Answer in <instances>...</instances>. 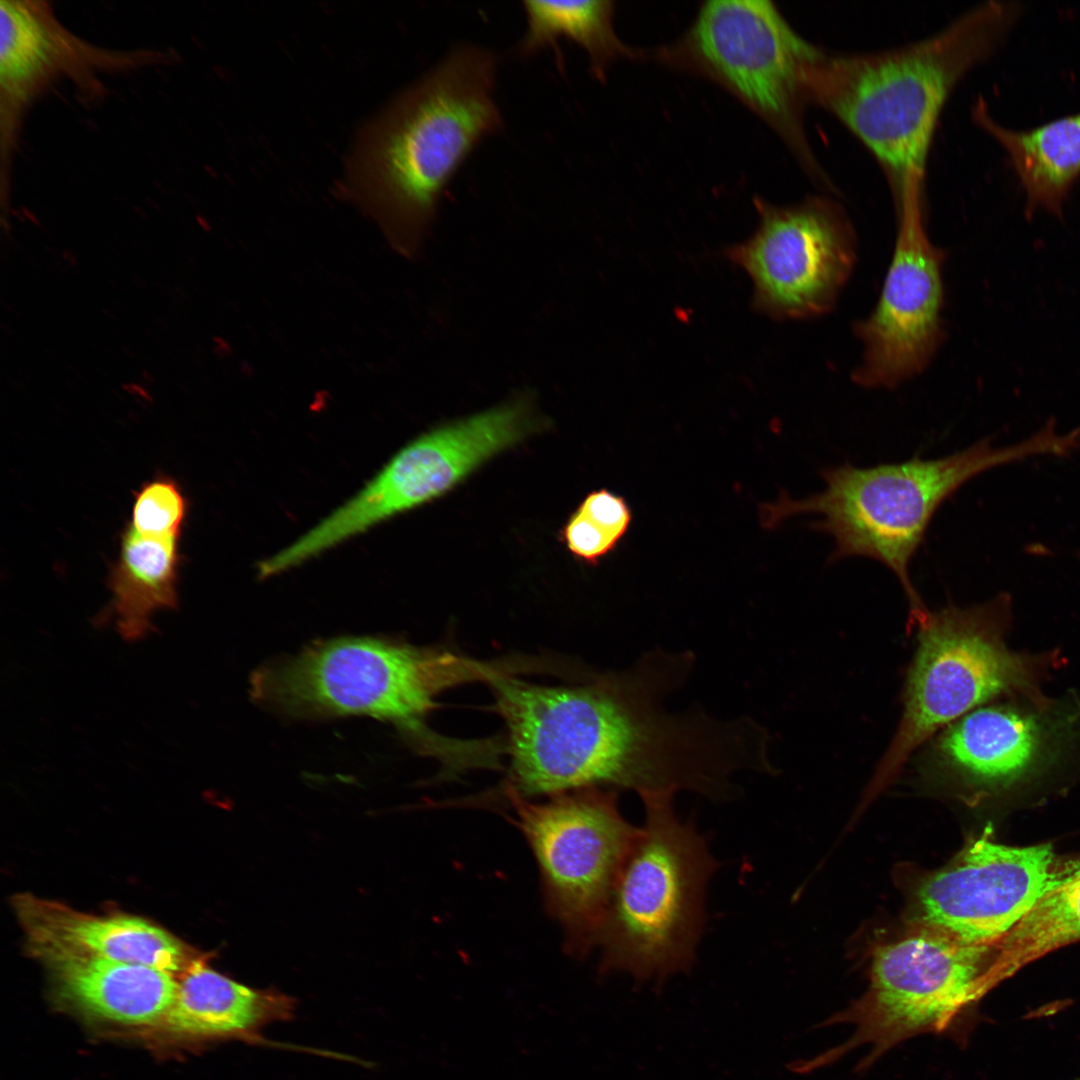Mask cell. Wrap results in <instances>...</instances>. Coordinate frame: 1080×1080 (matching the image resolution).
I'll return each instance as SVG.
<instances>
[{"label": "cell", "mask_w": 1080, "mask_h": 1080, "mask_svg": "<svg viewBox=\"0 0 1080 1080\" xmlns=\"http://www.w3.org/2000/svg\"><path fill=\"white\" fill-rule=\"evenodd\" d=\"M690 651L653 649L623 671L579 686H541L509 675L490 682L508 733L510 797L623 788L640 797L710 794L728 754L721 719L666 700L693 670Z\"/></svg>", "instance_id": "cell-1"}, {"label": "cell", "mask_w": 1080, "mask_h": 1080, "mask_svg": "<svg viewBox=\"0 0 1080 1080\" xmlns=\"http://www.w3.org/2000/svg\"><path fill=\"white\" fill-rule=\"evenodd\" d=\"M498 66L493 51L457 44L360 130L345 192L402 256L420 253L451 180L502 129Z\"/></svg>", "instance_id": "cell-2"}, {"label": "cell", "mask_w": 1080, "mask_h": 1080, "mask_svg": "<svg viewBox=\"0 0 1080 1080\" xmlns=\"http://www.w3.org/2000/svg\"><path fill=\"white\" fill-rule=\"evenodd\" d=\"M1020 11L1015 1H988L901 47L823 50L809 75L810 104L836 117L869 149L894 200L923 195L931 141L948 97L998 48Z\"/></svg>", "instance_id": "cell-3"}, {"label": "cell", "mask_w": 1080, "mask_h": 1080, "mask_svg": "<svg viewBox=\"0 0 1080 1080\" xmlns=\"http://www.w3.org/2000/svg\"><path fill=\"white\" fill-rule=\"evenodd\" d=\"M1070 447L1068 435L1058 433L1055 420L1049 419L1029 438L1005 447L983 439L936 459L831 466L821 472L822 491L801 499L782 493L761 505V524L771 529L796 515L817 516L810 527L833 538L830 561L864 556L892 571L908 599V626L914 629L929 610L913 586L909 566L942 503L987 470L1038 455L1066 456Z\"/></svg>", "instance_id": "cell-4"}, {"label": "cell", "mask_w": 1080, "mask_h": 1080, "mask_svg": "<svg viewBox=\"0 0 1080 1080\" xmlns=\"http://www.w3.org/2000/svg\"><path fill=\"white\" fill-rule=\"evenodd\" d=\"M671 794L641 797L645 818L616 882L597 945L599 972L626 973L660 992L688 973L704 926L707 883L718 867L705 837L682 821Z\"/></svg>", "instance_id": "cell-5"}, {"label": "cell", "mask_w": 1080, "mask_h": 1080, "mask_svg": "<svg viewBox=\"0 0 1080 1080\" xmlns=\"http://www.w3.org/2000/svg\"><path fill=\"white\" fill-rule=\"evenodd\" d=\"M500 664L435 648L350 637L306 648L259 669L255 700L297 717L366 715L416 731L443 691L504 675Z\"/></svg>", "instance_id": "cell-6"}, {"label": "cell", "mask_w": 1080, "mask_h": 1080, "mask_svg": "<svg viewBox=\"0 0 1080 1080\" xmlns=\"http://www.w3.org/2000/svg\"><path fill=\"white\" fill-rule=\"evenodd\" d=\"M1011 599L998 594L981 604L953 603L928 612L918 624L898 728L881 758L874 786L891 779L936 732L999 697L1049 701L1040 688L1051 656L1016 652L1005 642Z\"/></svg>", "instance_id": "cell-7"}, {"label": "cell", "mask_w": 1080, "mask_h": 1080, "mask_svg": "<svg viewBox=\"0 0 1080 1080\" xmlns=\"http://www.w3.org/2000/svg\"><path fill=\"white\" fill-rule=\"evenodd\" d=\"M822 51L770 1L711 0L678 40L650 56L727 89L776 131L818 186L834 194L804 126L809 74Z\"/></svg>", "instance_id": "cell-8"}, {"label": "cell", "mask_w": 1080, "mask_h": 1080, "mask_svg": "<svg viewBox=\"0 0 1080 1080\" xmlns=\"http://www.w3.org/2000/svg\"><path fill=\"white\" fill-rule=\"evenodd\" d=\"M992 944L971 943L932 927L879 948L867 993L827 1020L848 1023L852 1035L807 1061L800 1073L833 1063L851 1050L869 1048L859 1066L919 1034H952L965 1011L994 986L989 976Z\"/></svg>", "instance_id": "cell-9"}, {"label": "cell", "mask_w": 1080, "mask_h": 1080, "mask_svg": "<svg viewBox=\"0 0 1080 1080\" xmlns=\"http://www.w3.org/2000/svg\"><path fill=\"white\" fill-rule=\"evenodd\" d=\"M550 424L536 393L438 426L403 447L357 494L283 551L296 567L347 539L442 496L498 453Z\"/></svg>", "instance_id": "cell-10"}, {"label": "cell", "mask_w": 1080, "mask_h": 1080, "mask_svg": "<svg viewBox=\"0 0 1080 1080\" xmlns=\"http://www.w3.org/2000/svg\"><path fill=\"white\" fill-rule=\"evenodd\" d=\"M510 798L538 862L547 907L569 951L584 955L597 945L638 829L621 815L614 789L564 792L543 803Z\"/></svg>", "instance_id": "cell-11"}, {"label": "cell", "mask_w": 1080, "mask_h": 1080, "mask_svg": "<svg viewBox=\"0 0 1080 1080\" xmlns=\"http://www.w3.org/2000/svg\"><path fill=\"white\" fill-rule=\"evenodd\" d=\"M754 204L757 229L725 251L752 281L754 309L781 320L831 311L857 259L856 232L847 212L827 195L789 206L761 198Z\"/></svg>", "instance_id": "cell-12"}, {"label": "cell", "mask_w": 1080, "mask_h": 1080, "mask_svg": "<svg viewBox=\"0 0 1080 1080\" xmlns=\"http://www.w3.org/2000/svg\"><path fill=\"white\" fill-rule=\"evenodd\" d=\"M923 199L895 204L897 232L876 306L854 329L863 349L852 373L866 388H894L923 372L944 338V251L926 231Z\"/></svg>", "instance_id": "cell-13"}, {"label": "cell", "mask_w": 1080, "mask_h": 1080, "mask_svg": "<svg viewBox=\"0 0 1080 1080\" xmlns=\"http://www.w3.org/2000/svg\"><path fill=\"white\" fill-rule=\"evenodd\" d=\"M989 834L971 841L918 894L932 927L971 943H995L1080 872V858L1059 855L1051 844L1009 846Z\"/></svg>", "instance_id": "cell-14"}, {"label": "cell", "mask_w": 1080, "mask_h": 1080, "mask_svg": "<svg viewBox=\"0 0 1080 1080\" xmlns=\"http://www.w3.org/2000/svg\"><path fill=\"white\" fill-rule=\"evenodd\" d=\"M1050 700L985 704L942 729L923 750L922 768L966 786L1004 788L1065 753L1076 723Z\"/></svg>", "instance_id": "cell-15"}, {"label": "cell", "mask_w": 1080, "mask_h": 1080, "mask_svg": "<svg viewBox=\"0 0 1080 1080\" xmlns=\"http://www.w3.org/2000/svg\"><path fill=\"white\" fill-rule=\"evenodd\" d=\"M2 130L11 140L24 105L53 79L69 75L80 84L97 70L136 64L142 56L113 54L75 37L44 2H0Z\"/></svg>", "instance_id": "cell-16"}, {"label": "cell", "mask_w": 1080, "mask_h": 1080, "mask_svg": "<svg viewBox=\"0 0 1080 1080\" xmlns=\"http://www.w3.org/2000/svg\"><path fill=\"white\" fill-rule=\"evenodd\" d=\"M12 904L29 951L45 962L102 958L178 975L198 955L165 929L137 916L88 914L26 893L16 895Z\"/></svg>", "instance_id": "cell-17"}, {"label": "cell", "mask_w": 1080, "mask_h": 1080, "mask_svg": "<svg viewBox=\"0 0 1080 1080\" xmlns=\"http://www.w3.org/2000/svg\"><path fill=\"white\" fill-rule=\"evenodd\" d=\"M175 1001L162 1021L175 1033L201 1039L236 1038L262 1041L267 1025L293 1017L295 1000L239 983L197 955L178 974Z\"/></svg>", "instance_id": "cell-18"}, {"label": "cell", "mask_w": 1080, "mask_h": 1080, "mask_svg": "<svg viewBox=\"0 0 1080 1080\" xmlns=\"http://www.w3.org/2000/svg\"><path fill=\"white\" fill-rule=\"evenodd\" d=\"M46 963L63 998L112 1022L157 1024L176 998V975L155 967L87 957H60Z\"/></svg>", "instance_id": "cell-19"}, {"label": "cell", "mask_w": 1080, "mask_h": 1080, "mask_svg": "<svg viewBox=\"0 0 1080 1080\" xmlns=\"http://www.w3.org/2000/svg\"><path fill=\"white\" fill-rule=\"evenodd\" d=\"M972 117L1006 151L1025 192L1026 217L1044 210L1062 219L1064 203L1080 176V112L1019 131L996 122L980 98Z\"/></svg>", "instance_id": "cell-20"}, {"label": "cell", "mask_w": 1080, "mask_h": 1080, "mask_svg": "<svg viewBox=\"0 0 1080 1080\" xmlns=\"http://www.w3.org/2000/svg\"><path fill=\"white\" fill-rule=\"evenodd\" d=\"M181 536L142 531L129 523L123 528L108 586L116 625L125 639L143 638L152 630L154 614L177 607Z\"/></svg>", "instance_id": "cell-21"}, {"label": "cell", "mask_w": 1080, "mask_h": 1080, "mask_svg": "<svg viewBox=\"0 0 1080 1080\" xmlns=\"http://www.w3.org/2000/svg\"><path fill=\"white\" fill-rule=\"evenodd\" d=\"M527 28L516 46L520 57H528L565 38L577 44L589 57L590 71L599 81L606 79L610 66L620 58L643 57L625 45L613 27L615 2L610 0L544 1L525 0Z\"/></svg>", "instance_id": "cell-22"}, {"label": "cell", "mask_w": 1080, "mask_h": 1080, "mask_svg": "<svg viewBox=\"0 0 1080 1080\" xmlns=\"http://www.w3.org/2000/svg\"><path fill=\"white\" fill-rule=\"evenodd\" d=\"M1080 941V872L1044 896L992 945L997 984L1037 959Z\"/></svg>", "instance_id": "cell-23"}, {"label": "cell", "mask_w": 1080, "mask_h": 1080, "mask_svg": "<svg viewBox=\"0 0 1080 1080\" xmlns=\"http://www.w3.org/2000/svg\"><path fill=\"white\" fill-rule=\"evenodd\" d=\"M632 522L625 497L602 488L584 497L561 528L559 539L576 560L597 565L616 550Z\"/></svg>", "instance_id": "cell-24"}, {"label": "cell", "mask_w": 1080, "mask_h": 1080, "mask_svg": "<svg viewBox=\"0 0 1080 1080\" xmlns=\"http://www.w3.org/2000/svg\"><path fill=\"white\" fill-rule=\"evenodd\" d=\"M188 500L176 480L158 475L134 494L128 523L138 530L182 533Z\"/></svg>", "instance_id": "cell-25"}]
</instances>
